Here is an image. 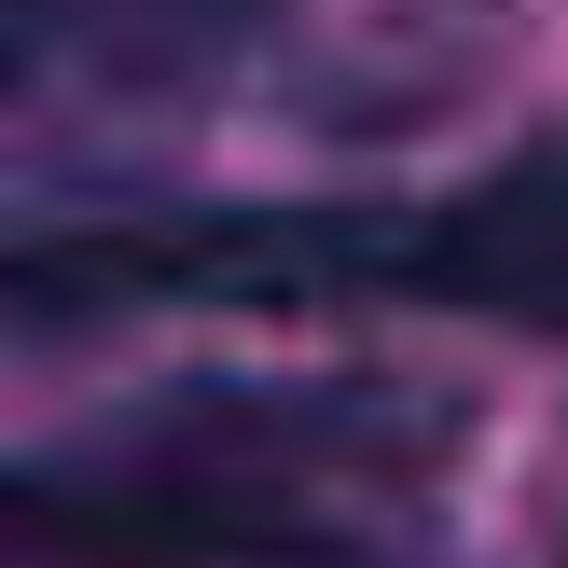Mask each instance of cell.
<instances>
[{
    "label": "cell",
    "mask_w": 568,
    "mask_h": 568,
    "mask_svg": "<svg viewBox=\"0 0 568 568\" xmlns=\"http://www.w3.org/2000/svg\"><path fill=\"white\" fill-rule=\"evenodd\" d=\"M264 0H0V98L55 83H166L194 55L250 42Z\"/></svg>",
    "instance_id": "3"
},
{
    "label": "cell",
    "mask_w": 568,
    "mask_h": 568,
    "mask_svg": "<svg viewBox=\"0 0 568 568\" xmlns=\"http://www.w3.org/2000/svg\"><path fill=\"white\" fill-rule=\"evenodd\" d=\"M14 320H166V305H444L568 333V153H514L403 209H111L0 236Z\"/></svg>",
    "instance_id": "1"
},
{
    "label": "cell",
    "mask_w": 568,
    "mask_h": 568,
    "mask_svg": "<svg viewBox=\"0 0 568 568\" xmlns=\"http://www.w3.org/2000/svg\"><path fill=\"white\" fill-rule=\"evenodd\" d=\"M333 444V388H194L166 430L0 458V568H347Z\"/></svg>",
    "instance_id": "2"
}]
</instances>
